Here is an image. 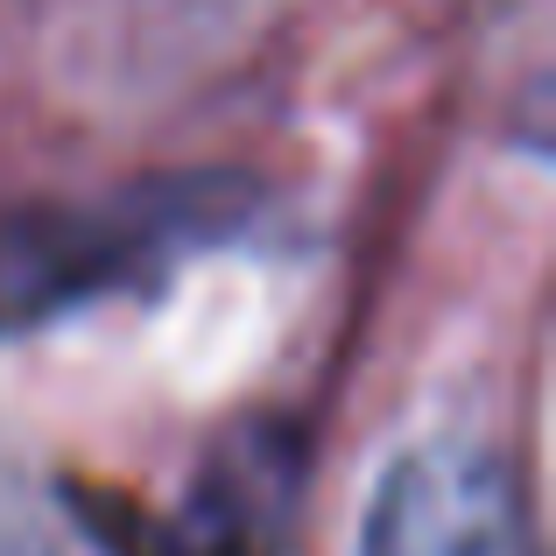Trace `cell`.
Wrapping results in <instances>:
<instances>
[{
	"label": "cell",
	"instance_id": "obj_1",
	"mask_svg": "<svg viewBox=\"0 0 556 556\" xmlns=\"http://www.w3.org/2000/svg\"><path fill=\"white\" fill-rule=\"evenodd\" d=\"M218 226V198L85 204V212H8L0 218V331H28L56 311L149 282L155 268Z\"/></svg>",
	"mask_w": 556,
	"mask_h": 556
},
{
	"label": "cell",
	"instance_id": "obj_2",
	"mask_svg": "<svg viewBox=\"0 0 556 556\" xmlns=\"http://www.w3.org/2000/svg\"><path fill=\"white\" fill-rule=\"evenodd\" d=\"M359 556H535L515 472L479 444H416L388 465Z\"/></svg>",
	"mask_w": 556,
	"mask_h": 556
}]
</instances>
